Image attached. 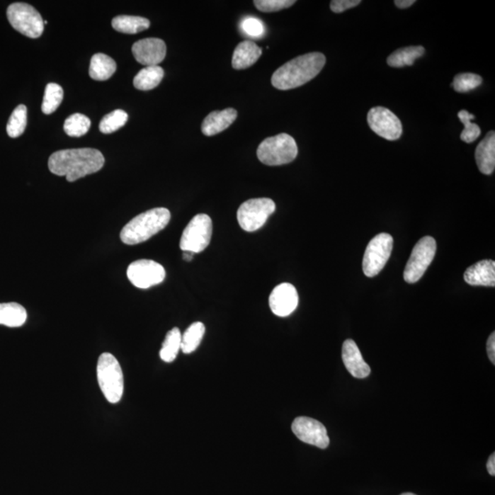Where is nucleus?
Listing matches in <instances>:
<instances>
[{
	"label": "nucleus",
	"instance_id": "nucleus-1",
	"mask_svg": "<svg viewBox=\"0 0 495 495\" xmlns=\"http://www.w3.org/2000/svg\"><path fill=\"white\" fill-rule=\"evenodd\" d=\"M104 164L105 158L98 149L81 148L55 152L49 159L48 166L55 176H65L68 182H74L98 172Z\"/></svg>",
	"mask_w": 495,
	"mask_h": 495
},
{
	"label": "nucleus",
	"instance_id": "nucleus-2",
	"mask_svg": "<svg viewBox=\"0 0 495 495\" xmlns=\"http://www.w3.org/2000/svg\"><path fill=\"white\" fill-rule=\"evenodd\" d=\"M325 64V55L320 52L298 56L275 72L272 85L279 90L297 89L314 79L322 72Z\"/></svg>",
	"mask_w": 495,
	"mask_h": 495
},
{
	"label": "nucleus",
	"instance_id": "nucleus-3",
	"mask_svg": "<svg viewBox=\"0 0 495 495\" xmlns=\"http://www.w3.org/2000/svg\"><path fill=\"white\" fill-rule=\"evenodd\" d=\"M171 220L167 208H152L133 217L121 229L120 239L123 244L136 245L148 241L163 230Z\"/></svg>",
	"mask_w": 495,
	"mask_h": 495
},
{
	"label": "nucleus",
	"instance_id": "nucleus-4",
	"mask_svg": "<svg viewBox=\"0 0 495 495\" xmlns=\"http://www.w3.org/2000/svg\"><path fill=\"white\" fill-rule=\"evenodd\" d=\"M96 375L106 399L110 404H117L124 393L123 369L116 358L111 353H102L98 358Z\"/></svg>",
	"mask_w": 495,
	"mask_h": 495
},
{
	"label": "nucleus",
	"instance_id": "nucleus-5",
	"mask_svg": "<svg viewBox=\"0 0 495 495\" xmlns=\"http://www.w3.org/2000/svg\"><path fill=\"white\" fill-rule=\"evenodd\" d=\"M297 142L286 133L264 140L257 149L258 159L269 166L290 164L297 158Z\"/></svg>",
	"mask_w": 495,
	"mask_h": 495
},
{
	"label": "nucleus",
	"instance_id": "nucleus-6",
	"mask_svg": "<svg viewBox=\"0 0 495 495\" xmlns=\"http://www.w3.org/2000/svg\"><path fill=\"white\" fill-rule=\"evenodd\" d=\"M7 17L15 30L29 38H39L45 30V24L39 11L26 3H13L9 6Z\"/></svg>",
	"mask_w": 495,
	"mask_h": 495
},
{
	"label": "nucleus",
	"instance_id": "nucleus-7",
	"mask_svg": "<svg viewBox=\"0 0 495 495\" xmlns=\"http://www.w3.org/2000/svg\"><path fill=\"white\" fill-rule=\"evenodd\" d=\"M212 220L205 214H198L193 217L183 230L180 249L197 254L207 249L212 238Z\"/></svg>",
	"mask_w": 495,
	"mask_h": 495
},
{
	"label": "nucleus",
	"instance_id": "nucleus-8",
	"mask_svg": "<svg viewBox=\"0 0 495 495\" xmlns=\"http://www.w3.org/2000/svg\"><path fill=\"white\" fill-rule=\"evenodd\" d=\"M275 203L272 199L254 198L245 201L239 207L237 219L245 232H254L266 223L271 215L275 211Z\"/></svg>",
	"mask_w": 495,
	"mask_h": 495
},
{
	"label": "nucleus",
	"instance_id": "nucleus-9",
	"mask_svg": "<svg viewBox=\"0 0 495 495\" xmlns=\"http://www.w3.org/2000/svg\"><path fill=\"white\" fill-rule=\"evenodd\" d=\"M437 244L432 237L426 236L417 242L404 269V279L409 283L419 282L434 260Z\"/></svg>",
	"mask_w": 495,
	"mask_h": 495
},
{
	"label": "nucleus",
	"instance_id": "nucleus-10",
	"mask_svg": "<svg viewBox=\"0 0 495 495\" xmlns=\"http://www.w3.org/2000/svg\"><path fill=\"white\" fill-rule=\"evenodd\" d=\"M394 239L387 233L375 236L367 246L363 261L364 275L375 277L379 275L387 263L393 250Z\"/></svg>",
	"mask_w": 495,
	"mask_h": 495
},
{
	"label": "nucleus",
	"instance_id": "nucleus-11",
	"mask_svg": "<svg viewBox=\"0 0 495 495\" xmlns=\"http://www.w3.org/2000/svg\"><path fill=\"white\" fill-rule=\"evenodd\" d=\"M165 275L164 266L152 260L133 261L127 270V278L140 289H148L163 283Z\"/></svg>",
	"mask_w": 495,
	"mask_h": 495
},
{
	"label": "nucleus",
	"instance_id": "nucleus-12",
	"mask_svg": "<svg viewBox=\"0 0 495 495\" xmlns=\"http://www.w3.org/2000/svg\"><path fill=\"white\" fill-rule=\"evenodd\" d=\"M367 120L372 132L388 141H397L403 132L399 118L388 108H372L369 111Z\"/></svg>",
	"mask_w": 495,
	"mask_h": 495
},
{
	"label": "nucleus",
	"instance_id": "nucleus-13",
	"mask_svg": "<svg viewBox=\"0 0 495 495\" xmlns=\"http://www.w3.org/2000/svg\"><path fill=\"white\" fill-rule=\"evenodd\" d=\"M292 431L301 441L319 448L329 445L328 431L325 426L316 419L307 416L297 417L292 422Z\"/></svg>",
	"mask_w": 495,
	"mask_h": 495
},
{
	"label": "nucleus",
	"instance_id": "nucleus-14",
	"mask_svg": "<svg viewBox=\"0 0 495 495\" xmlns=\"http://www.w3.org/2000/svg\"><path fill=\"white\" fill-rule=\"evenodd\" d=\"M298 302L297 289L288 283L277 285L269 297L271 310L276 316L281 317L290 316L297 309Z\"/></svg>",
	"mask_w": 495,
	"mask_h": 495
},
{
	"label": "nucleus",
	"instance_id": "nucleus-15",
	"mask_svg": "<svg viewBox=\"0 0 495 495\" xmlns=\"http://www.w3.org/2000/svg\"><path fill=\"white\" fill-rule=\"evenodd\" d=\"M134 58L146 67H155L164 60L166 45L163 40L147 38L140 40L132 46Z\"/></svg>",
	"mask_w": 495,
	"mask_h": 495
},
{
	"label": "nucleus",
	"instance_id": "nucleus-16",
	"mask_svg": "<svg viewBox=\"0 0 495 495\" xmlns=\"http://www.w3.org/2000/svg\"><path fill=\"white\" fill-rule=\"evenodd\" d=\"M342 360L353 377L364 379L370 375V366L364 362L362 353L353 339H347L344 342L342 346Z\"/></svg>",
	"mask_w": 495,
	"mask_h": 495
},
{
	"label": "nucleus",
	"instance_id": "nucleus-17",
	"mask_svg": "<svg viewBox=\"0 0 495 495\" xmlns=\"http://www.w3.org/2000/svg\"><path fill=\"white\" fill-rule=\"evenodd\" d=\"M464 280L470 285L495 286L494 261L484 260L473 264L464 273Z\"/></svg>",
	"mask_w": 495,
	"mask_h": 495
},
{
	"label": "nucleus",
	"instance_id": "nucleus-18",
	"mask_svg": "<svg viewBox=\"0 0 495 495\" xmlns=\"http://www.w3.org/2000/svg\"><path fill=\"white\" fill-rule=\"evenodd\" d=\"M238 112L234 108H226L224 110L211 112L202 123V133L210 137L228 129L236 120Z\"/></svg>",
	"mask_w": 495,
	"mask_h": 495
},
{
	"label": "nucleus",
	"instance_id": "nucleus-19",
	"mask_svg": "<svg viewBox=\"0 0 495 495\" xmlns=\"http://www.w3.org/2000/svg\"><path fill=\"white\" fill-rule=\"evenodd\" d=\"M476 164L479 170L484 174L494 173L495 168V133L490 132L485 138L479 143L475 151Z\"/></svg>",
	"mask_w": 495,
	"mask_h": 495
},
{
	"label": "nucleus",
	"instance_id": "nucleus-20",
	"mask_svg": "<svg viewBox=\"0 0 495 495\" xmlns=\"http://www.w3.org/2000/svg\"><path fill=\"white\" fill-rule=\"evenodd\" d=\"M263 51L251 40H244L237 46L232 56V67L235 70H244L251 67L261 57Z\"/></svg>",
	"mask_w": 495,
	"mask_h": 495
},
{
	"label": "nucleus",
	"instance_id": "nucleus-21",
	"mask_svg": "<svg viewBox=\"0 0 495 495\" xmlns=\"http://www.w3.org/2000/svg\"><path fill=\"white\" fill-rule=\"evenodd\" d=\"M117 69L116 62L110 56L96 54L90 62L89 76L96 81L110 79Z\"/></svg>",
	"mask_w": 495,
	"mask_h": 495
},
{
	"label": "nucleus",
	"instance_id": "nucleus-22",
	"mask_svg": "<svg viewBox=\"0 0 495 495\" xmlns=\"http://www.w3.org/2000/svg\"><path fill=\"white\" fill-rule=\"evenodd\" d=\"M164 76V71L159 65L146 67L134 77L133 85L138 90L148 91L160 85Z\"/></svg>",
	"mask_w": 495,
	"mask_h": 495
},
{
	"label": "nucleus",
	"instance_id": "nucleus-23",
	"mask_svg": "<svg viewBox=\"0 0 495 495\" xmlns=\"http://www.w3.org/2000/svg\"><path fill=\"white\" fill-rule=\"evenodd\" d=\"M27 317L26 309L20 304H0V325L18 328L26 322Z\"/></svg>",
	"mask_w": 495,
	"mask_h": 495
},
{
	"label": "nucleus",
	"instance_id": "nucleus-24",
	"mask_svg": "<svg viewBox=\"0 0 495 495\" xmlns=\"http://www.w3.org/2000/svg\"><path fill=\"white\" fill-rule=\"evenodd\" d=\"M149 21L147 18L138 16L120 15L112 20V27L117 32L126 34H136L149 28Z\"/></svg>",
	"mask_w": 495,
	"mask_h": 495
},
{
	"label": "nucleus",
	"instance_id": "nucleus-25",
	"mask_svg": "<svg viewBox=\"0 0 495 495\" xmlns=\"http://www.w3.org/2000/svg\"><path fill=\"white\" fill-rule=\"evenodd\" d=\"M425 49L422 46H409V47L397 50L387 58V64L391 67H409L415 63L416 59L424 55Z\"/></svg>",
	"mask_w": 495,
	"mask_h": 495
},
{
	"label": "nucleus",
	"instance_id": "nucleus-26",
	"mask_svg": "<svg viewBox=\"0 0 495 495\" xmlns=\"http://www.w3.org/2000/svg\"><path fill=\"white\" fill-rule=\"evenodd\" d=\"M182 334L179 329L173 328L167 333L160 351L161 359L165 363H173L181 350Z\"/></svg>",
	"mask_w": 495,
	"mask_h": 495
},
{
	"label": "nucleus",
	"instance_id": "nucleus-27",
	"mask_svg": "<svg viewBox=\"0 0 495 495\" xmlns=\"http://www.w3.org/2000/svg\"><path fill=\"white\" fill-rule=\"evenodd\" d=\"M205 332V326L203 323H193L182 335L181 350L183 353L189 354L197 350L204 338Z\"/></svg>",
	"mask_w": 495,
	"mask_h": 495
},
{
	"label": "nucleus",
	"instance_id": "nucleus-28",
	"mask_svg": "<svg viewBox=\"0 0 495 495\" xmlns=\"http://www.w3.org/2000/svg\"><path fill=\"white\" fill-rule=\"evenodd\" d=\"M64 98L63 87L58 84L50 83L45 87V96L42 105L43 113L50 115L54 113L61 105Z\"/></svg>",
	"mask_w": 495,
	"mask_h": 495
},
{
	"label": "nucleus",
	"instance_id": "nucleus-29",
	"mask_svg": "<svg viewBox=\"0 0 495 495\" xmlns=\"http://www.w3.org/2000/svg\"><path fill=\"white\" fill-rule=\"evenodd\" d=\"M27 126L26 106L20 105L12 112L9 118L7 132L11 138H18L23 135Z\"/></svg>",
	"mask_w": 495,
	"mask_h": 495
},
{
	"label": "nucleus",
	"instance_id": "nucleus-30",
	"mask_svg": "<svg viewBox=\"0 0 495 495\" xmlns=\"http://www.w3.org/2000/svg\"><path fill=\"white\" fill-rule=\"evenodd\" d=\"M91 126V121L85 115L76 113L72 115L65 120L64 130L67 135L71 137H81L89 132Z\"/></svg>",
	"mask_w": 495,
	"mask_h": 495
},
{
	"label": "nucleus",
	"instance_id": "nucleus-31",
	"mask_svg": "<svg viewBox=\"0 0 495 495\" xmlns=\"http://www.w3.org/2000/svg\"><path fill=\"white\" fill-rule=\"evenodd\" d=\"M127 112L123 110H116L111 113L106 115L99 123V130L104 134H110L121 129L127 121Z\"/></svg>",
	"mask_w": 495,
	"mask_h": 495
},
{
	"label": "nucleus",
	"instance_id": "nucleus-32",
	"mask_svg": "<svg viewBox=\"0 0 495 495\" xmlns=\"http://www.w3.org/2000/svg\"><path fill=\"white\" fill-rule=\"evenodd\" d=\"M460 120L464 124V130L460 134V139L466 143H472L475 142L481 135V129L477 124L472 123V120L475 117L468 111L462 110L457 114Z\"/></svg>",
	"mask_w": 495,
	"mask_h": 495
},
{
	"label": "nucleus",
	"instance_id": "nucleus-33",
	"mask_svg": "<svg viewBox=\"0 0 495 495\" xmlns=\"http://www.w3.org/2000/svg\"><path fill=\"white\" fill-rule=\"evenodd\" d=\"M482 79L478 74L472 73H464L457 74L454 77L453 86L455 91L459 93H467L477 89L481 86Z\"/></svg>",
	"mask_w": 495,
	"mask_h": 495
},
{
	"label": "nucleus",
	"instance_id": "nucleus-34",
	"mask_svg": "<svg viewBox=\"0 0 495 495\" xmlns=\"http://www.w3.org/2000/svg\"><path fill=\"white\" fill-rule=\"evenodd\" d=\"M254 6L260 11L276 12L292 7L295 0H255Z\"/></svg>",
	"mask_w": 495,
	"mask_h": 495
},
{
	"label": "nucleus",
	"instance_id": "nucleus-35",
	"mask_svg": "<svg viewBox=\"0 0 495 495\" xmlns=\"http://www.w3.org/2000/svg\"><path fill=\"white\" fill-rule=\"evenodd\" d=\"M241 27L246 34L254 38L263 36L266 30L263 21L256 18H245L241 21Z\"/></svg>",
	"mask_w": 495,
	"mask_h": 495
},
{
	"label": "nucleus",
	"instance_id": "nucleus-36",
	"mask_svg": "<svg viewBox=\"0 0 495 495\" xmlns=\"http://www.w3.org/2000/svg\"><path fill=\"white\" fill-rule=\"evenodd\" d=\"M360 0H333L330 3V8L335 13H341L347 9L353 8L360 4Z\"/></svg>",
	"mask_w": 495,
	"mask_h": 495
},
{
	"label": "nucleus",
	"instance_id": "nucleus-37",
	"mask_svg": "<svg viewBox=\"0 0 495 495\" xmlns=\"http://www.w3.org/2000/svg\"><path fill=\"white\" fill-rule=\"evenodd\" d=\"M487 353L491 363L495 364V333H491L487 341Z\"/></svg>",
	"mask_w": 495,
	"mask_h": 495
},
{
	"label": "nucleus",
	"instance_id": "nucleus-38",
	"mask_svg": "<svg viewBox=\"0 0 495 495\" xmlns=\"http://www.w3.org/2000/svg\"><path fill=\"white\" fill-rule=\"evenodd\" d=\"M415 3V0H397V1H394L395 6L400 8H409Z\"/></svg>",
	"mask_w": 495,
	"mask_h": 495
},
{
	"label": "nucleus",
	"instance_id": "nucleus-39",
	"mask_svg": "<svg viewBox=\"0 0 495 495\" xmlns=\"http://www.w3.org/2000/svg\"><path fill=\"white\" fill-rule=\"evenodd\" d=\"M487 470L488 472L490 473L491 476L495 475V454L493 453L489 457L488 462H487Z\"/></svg>",
	"mask_w": 495,
	"mask_h": 495
},
{
	"label": "nucleus",
	"instance_id": "nucleus-40",
	"mask_svg": "<svg viewBox=\"0 0 495 495\" xmlns=\"http://www.w3.org/2000/svg\"><path fill=\"white\" fill-rule=\"evenodd\" d=\"M195 254H193V252L190 251H183V260L186 261H191L193 260V257H194Z\"/></svg>",
	"mask_w": 495,
	"mask_h": 495
},
{
	"label": "nucleus",
	"instance_id": "nucleus-41",
	"mask_svg": "<svg viewBox=\"0 0 495 495\" xmlns=\"http://www.w3.org/2000/svg\"><path fill=\"white\" fill-rule=\"evenodd\" d=\"M401 495H416V494H411V493H406V494H401Z\"/></svg>",
	"mask_w": 495,
	"mask_h": 495
}]
</instances>
